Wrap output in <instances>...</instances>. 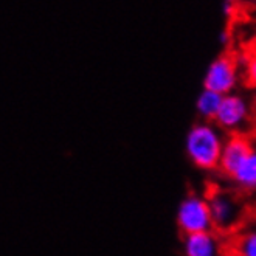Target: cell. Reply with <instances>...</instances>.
I'll return each mask as SVG.
<instances>
[{
    "mask_svg": "<svg viewBox=\"0 0 256 256\" xmlns=\"http://www.w3.org/2000/svg\"><path fill=\"white\" fill-rule=\"evenodd\" d=\"M220 239L213 230L184 236V256H220Z\"/></svg>",
    "mask_w": 256,
    "mask_h": 256,
    "instance_id": "obj_7",
    "label": "cell"
},
{
    "mask_svg": "<svg viewBox=\"0 0 256 256\" xmlns=\"http://www.w3.org/2000/svg\"><path fill=\"white\" fill-rule=\"evenodd\" d=\"M232 178L239 190L246 192H256V148L252 149V152L236 170Z\"/></svg>",
    "mask_w": 256,
    "mask_h": 256,
    "instance_id": "obj_8",
    "label": "cell"
},
{
    "mask_svg": "<svg viewBox=\"0 0 256 256\" xmlns=\"http://www.w3.org/2000/svg\"><path fill=\"white\" fill-rule=\"evenodd\" d=\"M177 227L185 234L212 232L213 220L210 214L208 199L198 192H191L182 199L177 208Z\"/></svg>",
    "mask_w": 256,
    "mask_h": 256,
    "instance_id": "obj_2",
    "label": "cell"
},
{
    "mask_svg": "<svg viewBox=\"0 0 256 256\" xmlns=\"http://www.w3.org/2000/svg\"><path fill=\"white\" fill-rule=\"evenodd\" d=\"M246 80L256 88V50L246 58Z\"/></svg>",
    "mask_w": 256,
    "mask_h": 256,
    "instance_id": "obj_11",
    "label": "cell"
},
{
    "mask_svg": "<svg viewBox=\"0 0 256 256\" xmlns=\"http://www.w3.org/2000/svg\"><path fill=\"white\" fill-rule=\"evenodd\" d=\"M232 256H256V227L240 232L230 244Z\"/></svg>",
    "mask_w": 256,
    "mask_h": 256,
    "instance_id": "obj_10",
    "label": "cell"
},
{
    "mask_svg": "<svg viewBox=\"0 0 256 256\" xmlns=\"http://www.w3.org/2000/svg\"><path fill=\"white\" fill-rule=\"evenodd\" d=\"M219 40L224 42V44H227V42H228V33H227V32H222L220 36H219Z\"/></svg>",
    "mask_w": 256,
    "mask_h": 256,
    "instance_id": "obj_13",
    "label": "cell"
},
{
    "mask_svg": "<svg viewBox=\"0 0 256 256\" xmlns=\"http://www.w3.org/2000/svg\"><path fill=\"white\" fill-rule=\"evenodd\" d=\"M240 67L233 54L224 53L208 66L204 76V88L225 96L233 94L239 86Z\"/></svg>",
    "mask_w": 256,
    "mask_h": 256,
    "instance_id": "obj_3",
    "label": "cell"
},
{
    "mask_svg": "<svg viewBox=\"0 0 256 256\" xmlns=\"http://www.w3.org/2000/svg\"><path fill=\"white\" fill-rule=\"evenodd\" d=\"M253 109L250 101L238 92L222 96L220 106L213 120V123L224 132L240 134L250 123Z\"/></svg>",
    "mask_w": 256,
    "mask_h": 256,
    "instance_id": "obj_4",
    "label": "cell"
},
{
    "mask_svg": "<svg viewBox=\"0 0 256 256\" xmlns=\"http://www.w3.org/2000/svg\"><path fill=\"white\" fill-rule=\"evenodd\" d=\"M224 140L222 130L213 122L194 123L185 138L186 157L202 171L218 170Z\"/></svg>",
    "mask_w": 256,
    "mask_h": 256,
    "instance_id": "obj_1",
    "label": "cell"
},
{
    "mask_svg": "<svg viewBox=\"0 0 256 256\" xmlns=\"http://www.w3.org/2000/svg\"><path fill=\"white\" fill-rule=\"evenodd\" d=\"M222 11H224V14H225L227 18L233 16V12H234V4H232V2H224Z\"/></svg>",
    "mask_w": 256,
    "mask_h": 256,
    "instance_id": "obj_12",
    "label": "cell"
},
{
    "mask_svg": "<svg viewBox=\"0 0 256 256\" xmlns=\"http://www.w3.org/2000/svg\"><path fill=\"white\" fill-rule=\"evenodd\" d=\"M220 101L222 95L208 88L202 90L198 100H196V112L202 118V122H213L220 106Z\"/></svg>",
    "mask_w": 256,
    "mask_h": 256,
    "instance_id": "obj_9",
    "label": "cell"
},
{
    "mask_svg": "<svg viewBox=\"0 0 256 256\" xmlns=\"http://www.w3.org/2000/svg\"><path fill=\"white\" fill-rule=\"evenodd\" d=\"M253 144L244 134H232L224 140L218 170L227 177H233L236 170L252 152Z\"/></svg>",
    "mask_w": 256,
    "mask_h": 256,
    "instance_id": "obj_6",
    "label": "cell"
},
{
    "mask_svg": "<svg viewBox=\"0 0 256 256\" xmlns=\"http://www.w3.org/2000/svg\"><path fill=\"white\" fill-rule=\"evenodd\" d=\"M208 206L213 220V228L222 232L233 230L242 216V206L228 191H214L208 198Z\"/></svg>",
    "mask_w": 256,
    "mask_h": 256,
    "instance_id": "obj_5",
    "label": "cell"
},
{
    "mask_svg": "<svg viewBox=\"0 0 256 256\" xmlns=\"http://www.w3.org/2000/svg\"><path fill=\"white\" fill-rule=\"evenodd\" d=\"M253 112L256 114V90H254V96H253V106H252Z\"/></svg>",
    "mask_w": 256,
    "mask_h": 256,
    "instance_id": "obj_14",
    "label": "cell"
}]
</instances>
